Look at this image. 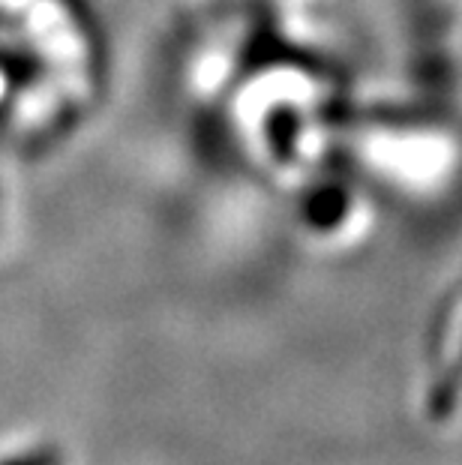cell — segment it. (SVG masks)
Returning a JSON list of instances; mask_svg holds the SVG:
<instances>
[{"instance_id": "1", "label": "cell", "mask_w": 462, "mask_h": 465, "mask_svg": "<svg viewBox=\"0 0 462 465\" xmlns=\"http://www.w3.org/2000/svg\"><path fill=\"white\" fill-rule=\"evenodd\" d=\"M91 103L15 39L0 36V147L45 153L70 138Z\"/></svg>"}, {"instance_id": "2", "label": "cell", "mask_w": 462, "mask_h": 465, "mask_svg": "<svg viewBox=\"0 0 462 465\" xmlns=\"http://www.w3.org/2000/svg\"><path fill=\"white\" fill-rule=\"evenodd\" d=\"M6 204V177H4V168H0V207Z\"/></svg>"}]
</instances>
